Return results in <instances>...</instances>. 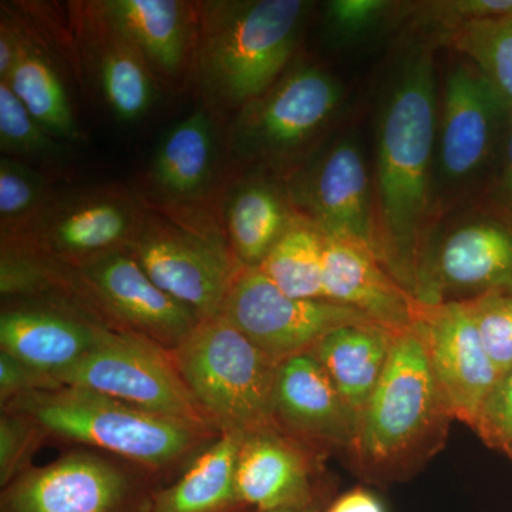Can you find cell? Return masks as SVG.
<instances>
[{
  "label": "cell",
  "mask_w": 512,
  "mask_h": 512,
  "mask_svg": "<svg viewBox=\"0 0 512 512\" xmlns=\"http://www.w3.org/2000/svg\"><path fill=\"white\" fill-rule=\"evenodd\" d=\"M437 80L433 50L404 60L377 127L375 214L377 259L414 298L417 271L434 211Z\"/></svg>",
  "instance_id": "obj_1"
},
{
  "label": "cell",
  "mask_w": 512,
  "mask_h": 512,
  "mask_svg": "<svg viewBox=\"0 0 512 512\" xmlns=\"http://www.w3.org/2000/svg\"><path fill=\"white\" fill-rule=\"evenodd\" d=\"M454 417L417 329L397 333L379 383L357 417L350 467L370 484L403 483L446 446Z\"/></svg>",
  "instance_id": "obj_2"
},
{
  "label": "cell",
  "mask_w": 512,
  "mask_h": 512,
  "mask_svg": "<svg viewBox=\"0 0 512 512\" xmlns=\"http://www.w3.org/2000/svg\"><path fill=\"white\" fill-rule=\"evenodd\" d=\"M2 410L30 417L47 439L110 454L154 477L187 468L221 434L64 384L22 394L3 404Z\"/></svg>",
  "instance_id": "obj_3"
},
{
  "label": "cell",
  "mask_w": 512,
  "mask_h": 512,
  "mask_svg": "<svg viewBox=\"0 0 512 512\" xmlns=\"http://www.w3.org/2000/svg\"><path fill=\"white\" fill-rule=\"evenodd\" d=\"M311 3L229 0L198 6L194 67L210 99L247 106L279 80Z\"/></svg>",
  "instance_id": "obj_4"
},
{
  "label": "cell",
  "mask_w": 512,
  "mask_h": 512,
  "mask_svg": "<svg viewBox=\"0 0 512 512\" xmlns=\"http://www.w3.org/2000/svg\"><path fill=\"white\" fill-rule=\"evenodd\" d=\"M171 355L218 433L278 427L274 404L279 365L224 316L201 320Z\"/></svg>",
  "instance_id": "obj_5"
},
{
  "label": "cell",
  "mask_w": 512,
  "mask_h": 512,
  "mask_svg": "<svg viewBox=\"0 0 512 512\" xmlns=\"http://www.w3.org/2000/svg\"><path fill=\"white\" fill-rule=\"evenodd\" d=\"M156 478L110 454L77 447L2 488L0 512H150Z\"/></svg>",
  "instance_id": "obj_6"
},
{
  "label": "cell",
  "mask_w": 512,
  "mask_h": 512,
  "mask_svg": "<svg viewBox=\"0 0 512 512\" xmlns=\"http://www.w3.org/2000/svg\"><path fill=\"white\" fill-rule=\"evenodd\" d=\"M56 380L168 419L217 431L185 386L170 350L137 333L107 326L92 352L57 375Z\"/></svg>",
  "instance_id": "obj_7"
},
{
  "label": "cell",
  "mask_w": 512,
  "mask_h": 512,
  "mask_svg": "<svg viewBox=\"0 0 512 512\" xmlns=\"http://www.w3.org/2000/svg\"><path fill=\"white\" fill-rule=\"evenodd\" d=\"M67 285L74 301L104 325L137 333L170 352L200 323L148 276L127 249L69 268Z\"/></svg>",
  "instance_id": "obj_8"
},
{
  "label": "cell",
  "mask_w": 512,
  "mask_h": 512,
  "mask_svg": "<svg viewBox=\"0 0 512 512\" xmlns=\"http://www.w3.org/2000/svg\"><path fill=\"white\" fill-rule=\"evenodd\" d=\"M512 295V224L473 215L431 232L417 271L414 299L423 305Z\"/></svg>",
  "instance_id": "obj_9"
},
{
  "label": "cell",
  "mask_w": 512,
  "mask_h": 512,
  "mask_svg": "<svg viewBox=\"0 0 512 512\" xmlns=\"http://www.w3.org/2000/svg\"><path fill=\"white\" fill-rule=\"evenodd\" d=\"M127 251L200 322L221 315L229 289L244 268L217 234L175 224L150 211Z\"/></svg>",
  "instance_id": "obj_10"
},
{
  "label": "cell",
  "mask_w": 512,
  "mask_h": 512,
  "mask_svg": "<svg viewBox=\"0 0 512 512\" xmlns=\"http://www.w3.org/2000/svg\"><path fill=\"white\" fill-rule=\"evenodd\" d=\"M148 211L127 192L97 188L55 198L25 227L2 237L18 239L67 268L126 251Z\"/></svg>",
  "instance_id": "obj_11"
},
{
  "label": "cell",
  "mask_w": 512,
  "mask_h": 512,
  "mask_svg": "<svg viewBox=\"0 0 512 512\" xmlns=\"http://www.w3.org/2000/svg\"><path fill=\"white\" fill-rule=\"evenodd\" d=\"M221 315L278 365L311 352L333 330L373 323L349 306L291 298L258 268L239 271Z\"/></svg>",
  "instance_id": "obj_12"
},
{
  "label": "cell",
  "mask_w": 512,
  "mask_h": 512,
  "mask_svg": "<svg viewBox=\"0 0 512 512\" xmlns=\"http://www.w3.org/2000/svg\"><path fill=\"white\" fill-rule=\"evenodd\" d=\"M343 100V86L315 66L289 70L239 111L231 146L242 157L279 161L318 136Z\"/></svg>",
  "instance_id": "obj_13"
},
{
  "label": "cell",
  "mask_w": 512,
  "mask_h": 512,
  "mask_svg": "<svg viewBox=\"0 0 512 512\" xmlns=\"http://www.w3.org/2000/svg\"><path fill=\"white\" fill-rule=\"evenodd\" d=\"M288 198L323 237L360 245L377 258L375 192L355 137L339 138L313 158L292 178Z\"/></svg>",
  "instance_id": "obj_14"
},
{
  "label": "cell",
  "mask_w": 512,
  "mask_h": 512,
  "mask_svg": "<svg viewBox=\"0 0 512 512\" xmlns=\"http://www.w3.org/2000/svg\"><path fill=\"white\" fill-rule=\"evenodd\" d=\"M511 111L468 60L450 70L437 124L434 211L440 188H464L484 170Z\"/></svg>",
  "instance_id": "obj_15"
},
{
  "label": "cell",
  "mask_w": 512,
  "mask_h": 512,
  "mask_svg": "<svg viewBox=\"0 0 512 512\" xmlns=\"http://www.w3.org/2000/svg\"><path fill=\"white\" fill-rule=\"evenodd\" d=\"M414 328L454 420L473 429L501 376L484 348L467 302L420 303Z\"/></svg>",
  "instance_id": "obj_16"
},
{
  "label": "cell",
  "mask_w": 512,
  "mask_h": 512,
  "mask_svg": "<svg viewBox=\"0 0 512 512\" xmlns=\"http://www.w3.org/2000/svg\"><path fill=\"white\" fill-rule=\"evenodd\" d=\"M104 328L72 298L9 301L0 313V350L56 379L92 352Z\"/></svg>",
  "instance_id": "obj_17"
},
{
  "label": "cell",
  "mask_w": 512,
  "mask_h": 512,
  "mask_svg": "<svg viewBox=\"0 0 512 512\" xmlns=\"http://www.w3.org/2000/svg\"><path fill=\"white\" fill-rule=\"evenodd\" d=\"M325 456L278 427L245 434L237 461L242 504L256 511L320 508L316 478Z\"/></svg>",
  "instance_id": "obj_18"
},
{
  "label": "cell",
  "mask_w": 512,
  "mask_h": 512,
  "mask_svg": "<svg viewBox=\"0 0 512 512\" xmlns=\"http://www.w3.org/2000/svg\"><path fill=\"white\" fill-rule=\"evenodd\" d=\"M274 419L279 430L323 454L348 453L355 439L357 414L311 353L279 365Z\"/></svg>",
  "instance_id": "obj_19"
},
{
  "label": "cell",
  "mask_w": 512,
  "mask_h": 512,
  "mask_svg": "<svg viewBox=\"0 0 512 512\" xmlns=\"http://www.w3.org/2000/svg\"><path fill=\"white\" fill-rule=\"evenodd\" d=\"M326 301L349 306L394 333L413 328L420 303L393 278L369 249L325 238Z\"/></svg>",
  "instance_id": "obj_20"
},
{
  "label": "cell",
  "mask_w": 512,
  "mask_h": 512,
  "mask_svg": "<svg viewBox=\"0 0 512 512\" xmlns=\"http://www.w3.org/2000/svg\"><path fill=\"white\" fill-rule=\"evenodd\" d=\"M101 18L130 40L154 74L180 76L194 63L197 16L178 0H106L94 3Z\"/></svg>",
  "instance_id": "obj_21"
},
{
  "label": "cell",
  "mask_w": 512,
  "mask_h": 512,
  "mask_svg": "<svg viewBox=\"0 0 512 512\" xmlns=\"http://www.w3.org/2000/svg\"><path fill=\"white\" fill-rule=\"evenodd\" d=\"M89 18L87 50L101 96L117 120L134 123L143 119L156 101L153 70L130 40L101 18L94 6Z\"/></svg>",
  "instance_id": "obj_22"
},
{
  "label": "cell",
  "mask_w": 512,
  "mask_h": 512,
  "mask_svg": "<svg viewBox=\"0 0 512 512\" xmlns=\"http://www.w3.org/2000/svg\"><path fill=\"white\" fill-rule=\"evenodd\" d=\"M244 433L225 431L184 468L173 484L158 487L150 512H238L237 461Z\"/></svg>",
  "instance_id": "obj_23"
},
{
  "label": "cell",
  "mask_w": 512,
  "mask_h": 512,
  "mask_svg": "<svg viewBox=\"0 0 512 512\" xmlns=\"http://www.w3.org/2000/svg\"><path fill=\"white\" fill-rule=\"evenodd\" d=\"M217 165V136L210 114L197 110L175 124L158 144L150 180L167 200L188 202L210 187Z\"/></svg>",
  "instance_id": "obj_24"
},
{
  "label": "cell",
  "mask_w": 512,
  "mask_h": 512,
  "mask_svg": "<svg viewBox=\"0 0 512 512\" xmlns=\"http://www.w3.org/2000/svg\"><path fill=\"white\" fill-rule=\"evenodd\" d=\"M396 335L375 323H360L333 330L309 352L357 417L386 369Z\"/></svg>",
  "instance_id": "obj_25"
},
{
  "label": "cell",
  "mask_w": 512,
  "mask_h": 512,
  "mask_svg": "<svg viewBox=\"0 0 512 512\" xmlns=\"http://www.w3.org/2000/svg\"><path fill=\"white\" fill-rule=\"evenodd\" d=\"M298 217L275 185L256 178L244 181L231 192L225 208L232 254L244 268H258Z\"/></svg>",
  "instance_id": "obj_26"
},
{
  "label": "cell",
  "mask_w": 512,
  "mask_h": 512,
  "mask_svg": "<svg viewBox=\"0 0 512 512\" xmlns=\"http://www.w3.org/2000/svg\"><path fill=\"white\" fill-rule=\"evenodd\" d=\"M6 83L30 114L57 140L74 141L80 137L62 77L42 45L25 30L15 66Z\"/></svg>",
  "instance_id": "obj_27"
},
{
  "label": "cell",
  "mask_w": 512,
  "mask_h": 512,
  "mask_svg": "<svg viewBox=\"0 0 512 512\" xmlns=\"http://www.w3.org/2000/svg\"><path fill=\"white\" fill-rule=\"evenodd\" d=\"M323 252L325 237L298 217L258 269L291 298L325 299Z\"/></svg>",
  "instance_id": "obj_28"
},
{
  "label": "cell",
  "mask_w": 512,
  "mask_h": 512,
  "mask_svg": "<svg viewBox=\"0 0 512 512\" xmlns=\"http://www.w3.org/2000/svg\"><path fill=\"white\" fill-rule=\"evenodd\" d=\"M512 110V18L468 23L443 37Z\"/></svg>",
  "instance_id": "obj_29"
},
{
  "label": "cell",
  "mask_w": 512,
  "mask_h": 512,
  "mask_svg": "<svg viewBox=\"0 0 512 512\" xmlns=\"http://www.w3.org/2000/svg\"><path fill=\"white\" fill-rule=\"evenodd\" d=\"M53 200L49 181L13 157L0 158L2 234L18 231Z\"/></svg>",
  "instance_id": "obj_30"
},
{
  "label": "cell",
  "mask_w": 512,
  "mask_h": 512,
  "mask_svg": "<svg viewBox=\"0 0 512 512\" xmlns=\"http://www.w3.org/2000/svg\"><path fill=\"white\" fill-rule=\"evenodd\" d=\"M0 148L3 156L35 158L60 156L63 150L6 82H0Z\"/></svg>",
  "instance_id": "obj_31"
},
{
  "label": "cell",
  "mask_w": 512,
  "mask_h": 512,
  "mask_svg": "<svg viewBox=\"0 0 512 512\" xmlns=\"http://www.w3.org/2000/svg\"><path fill=\"white\" fill-rule=\"evenodd\" d=\"M484 348L500 376L512 370V295L480 296L466 301Z\"/></svg>",
  "instance_id": "obj_32"
},
{
  "label": "cell",
  "mask_w": 512,
  "mask_h": 512,
  "mask_svg": "<svg viewBox=\"0 0 512 512\" xmlns=\"http://www.w3.org/2000/svg\"><path fill=\"white\" fill-rule=\"evenodd\" d=\"M47 439L30 417L10 410L0 414V487L12 483L20 474L29 470L30 461Z\"/></svg>",
  "instance_id": "obj_33"
},
{
  "label": "cell",
  "mask_w": 512,
  "mask_h": 512,
  "mask_svg": "<svg viewBox=\"0 0 512 512\" xmlns=\"http://www.w3.org/2000/svg\"><path fill=\"white\" fill-rule=\"evenodd\" d=\"M396 6L389 0H332L325 5L326 28L336 43L349 45L372 35Z\"/></svg>",
  "instance_id": "obj_34"
},
{
  "label": "cell",
  "mask_w": 512,
  "mask_h": 512,
  "mask_svg": "<svg viewBox=\"0 0 512 512\" xmlns=\"http://www.w3.org/2000/svg\"><path fill=\"white\" fill-rule=\"evenodd\" d=\"M471 430L485 446L512 461V370L501 376L488 394Z\"/></svg>",
  "instance_id": "obj_35"
},
{
  "label": "cell",
  "mask_w": 512,
  "mask_h": 512,
  "mask_svg": "<svg viewBox=\"0 0 512 512\" xmlns=\"http://www.w3.org/2000/svg\"><path fill=\"white\" fill-rule=\"evenodd\" d=\"M419 18L447 32L468 23L512 18V0H440L420 5Z\"/></svg>",
  "instance_id": "obj_36"
},
{
  "label": "cell",
  "mask_w": 512,
  "mask_h": 512,
  "mask_svg": "<svg viewBox=\"0 0 512 512\" xmlns=\"http://www.w3.org/2000/svg\"><path fill=\"white\" fill-rule=\"evenodd\" d=\"M63 386L49 373L37 370L0 350V403L6 404L22 394Z\"/></svg>",
  "instance_id": "obj_37"
},
{
  "label": "cell",
  "mask_w": 512,
  "mask_h": 512,
  "mask_svg": "<svg viewBox=\"0 0 512 512\" xmlns=\"http://www.w3.org/2000/svg\"><path fill=\"white\" fill-rule=\"evenodd\" d=\"M494 197L498 208L504 214V220L512 224V111L503 134V158Z\"/></svg>",
  "instance_id": "obj_38"
},
{
  "label": "cell",
  "mask_w": 512,
  "mask_h": 512,
  "mask_svg": "<svg viewBox=\"0 0 512 512\" xmlns=\"http://www.w3.org/2000/svg\"><path fill=\"white\" fill-rule=\"evenodd\" d=\"M22 35L23 29L20 28L18 20L3 13L2 25H0V82H6L12 73Z\"/></svg>",
  "instance_id": "obj_39"
},
{
  "label": "cell",
  "mask_w": 512,
  "mask_h": 512,
  "mask_svg": "<svg viewBox=\"0 0 512 512\" xmlns=\"http://www.w3.org/2000/svg\"><path fill=\"white\" fill-rule=\"evenodd\" d=\"M323 512H386V508L372 491L357 487L339 495Z\"/></svg>",
  "instance_id": "obj_40"
},
{
  "label": "cell",
  "mask_w": 512,
  "mask_h": 512,
  "mask_svg": "<svg viewBox=\"0 0 512 512\" xmlns=\"http://www.w3.org/2000/svg\"><path fill=\"white\" fill-rule=\"evenodd\" d=\"M322 508H302V510H296V508H286V510H269V511H255V512H323Z\"/></svg>",
  "instance_id": "obj_41"
}]
</instances>
